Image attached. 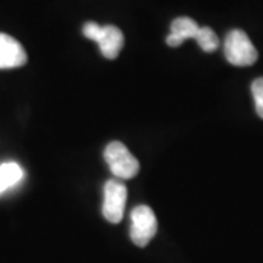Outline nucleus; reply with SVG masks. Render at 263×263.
I'll list each match as a JSON object with an SVG mask.
<instances>
[{"label":"nucleus","instance_id":"obj_1","mask_svg":"<svg viewBox=\"0 0 263 263\" xmlns=\"http://www.w3.org/2000/svg\"><path fill=\"white\" fill-rule=\"evenodd\" d=\"M82 32L85 37L95 41L101 50L103 56L110 60L119 56L123 46H124L123 32L114 25L101 27L95 22H86L82 28Z\"/></svg>","mask_w":263,"mask_h":263},{"label":"nucleus","instance_id":"obj_2","mask_svg":"<svg viewBox=\"0 0 263 263\" xmlns=\"http://www.w3.org/2000/svg\"><path fill=\"white\" fill-rule=\"evenodd\" d=\"M104 158L110 171L119 180H129L139 173V161L122 142H110L104 151Z\"/></svg>","mask_w":263,"mask_h":263},{"label":"nucleus","instance_id":"obj_3","mask_svg":"<svg viewBox=\"0 0 263 263\" xmlns=\"http://www.w3.org/2000/svg\"><path fill=\"white\" fill-rule=\"evenodd\" d=\"M224 53H226L228 63L241 66V67L254 65L259 57L253 43L241 29H233L227 34Z\"/></svg>","mask_w":263,"mask_h":263},{"label":"nucleus","instance_id":"obj_4","mask_svg":"<svg viewBox=\"0 0 263 263\" xmlns=\"http://www.w3.org/2000/svg\"><path fill=\"white\" fill-rule=\"evenodd\" d=\"M157 216L148 205H139L132 211L130 238L138 247H145L157 234Z\"/></svg>","mask_w":263,"mask_h":263},{"label":"nucleus","instance_id":"obj_5","mask_svg":"<svg viewBox=\"0 0 263 263\" xmlns=\"http://www.w3.org/2000/svg\"><path fill=\"white\" fill-rule=\"evenodd\" d=\"M126 200H127V189L123 184V181L108 180L104 186V218L111 224H119L124 214Z\"/></svg>","mask_w":263,"mask_h":263},{"label":"nucleus","instance_id":"obj_6","mask_svg":"<svg viewBox=\"0 0 263 263\" xmlns=\"http://www.w3.org/2000/svg\"><path fill=\"white\" fill-rule=\"evenodd\" d=\"M28 56L18 40L0 32V69H13L27 63Z\"/></svg>","mask_w":263,"mask_h":263},{"label":"nucleus","instance_id":"obj_7","mask_svg":"<svg viewBox=\"0 0 263 263\" xmlns=\"http://www.w3.org/2000/svg\"><path fill=\"white\" fill-rule=\"evenodd\" d=\"M199 25L196 24V21H193L192 18L187 16H180V18L174 19L171 24V31L170 35L167 37V44L170 47L176 48L181 46L186 40H195L199 31Z\"/></svg>","mask_w":263,"mask_h":263},{"label":"nucleus","instance_id":"obj_8","mask_svg":"<svg viewBox=\"0 0 263 263\" xmlns=\"http://www.w3.org/2000/svg\"><path fill=\"white\" fill-rule=\"evenodd\" d=\"M24 177V171L16 162H6L0 165V193L15 186Z\"/></svg>","mask_w":263,"mask_h":263},{"label":"nucleus","instance_id":"obj_9","mask_svg":"<svg viewBox=\"0 0 263 263\" xmlns=\"http://www.w3.org/2000/svg\"><path fill=\"white\" fill-rule=\"evenodd\" d=\"M195 40L197 41L199 47L206 53H212L219 47V40L214 32V29L209 28V27H200Z\"/></svg>","mask_w":263,"mask_h":263},{"label":"nucleus","instance_id":"obj_10","mask_svg":"<svg viewBox=\"0 0 263 263\" xmlns=\"http://www.w3.org/2000/svg\"><path fill=\"white\" fill-rule=\"evenodd\" d=\"M252 94H253L256 113L263 119V78H257L252 84Z\"/></svg>","mask_w":263,"mask_h":263}]
</instances>
